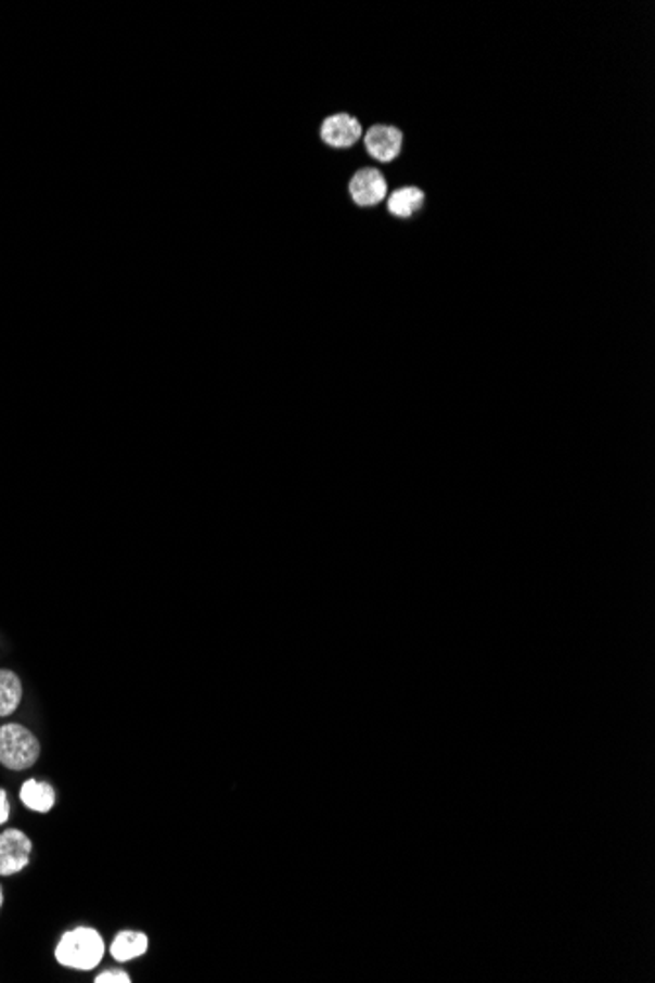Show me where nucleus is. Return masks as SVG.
Returning a JSON list of instances; mask_svg holds the SVG:
<instances>
[{"label":"nucleus","mask_w":655,"mask_h":983,"mask_svg":"<svg viewBox=\"0 0 655 983\" xmlns=\"http://www.w3.org/2000/svg\"><path fill=\"white\" fill-rule=\"evenodd\" d=\"M2 903H4V890H2V885H0V909H2Z\"/></svg>","instance_id":"obj_13"},{"label":"nucleus","mask_w":655,"mask_h":983,"mask_svg":"<svg viewBox=\"0 0 655 983\" xmlns=\"http://www.w3.org/2000/svg\"><path fill=\"white\" fill-rule=\"evenodd\" d=\"M424 208V193L419 187H404L389 196L390 215L409 218Z\"/></svg>","instance_id":"obj_10"},{"label":"nucleus","mask_w":655,"mask_h":983,"mask_svg":"<svg viewBox=\"0 0 655 983\" xmlns=\"http://www.w3.org/2000/svg\"><path fill=\"white\" fill-rule=\"evenodd\" d=\"M130 973L124 970H106L94 978V983H130Z\"/></svg>","instance_id":"obj_11"},{"label":"nucleus","mask_w":655,"mask_h":983,"mask_svg":"<svg viewBox=\"0 0 655 983\" xmlns=\"http://www.w3.org/2000/svg\"><path fill=\"white\" fill-rule=\"evenodd\" d=\"M150 948V939L145 932L140 931H120L111 943V956L116 962H132L136 958H142Z\"/></svg>","instance_id":"obj_7"},{"label":"nucleus","mask_w":655,"mask_h":983,"mask_svg":"<svg viewBox=\"0 0 655 983\" xmlns=\"http://www.w3.org/2000/svg\"><path fill=\"white\" fill-rule=\"evenodd\" d=\"M31 840L26 832L7 829L0 832V876L9 878L30 864Z\"/></svg>","instance_id":"obj_3"},{"label":"nucleus","mask_w":655,"mask_h":983,"mask_svg":"<svg viewBox=\"0 0 655 983\" xmlns=\"http://www.w3.org/2000/svg\"><path fill=\"white\" fill-rule=\"evenodd\" d=\"M387 191H389V187H387L385 177L373 167L358 171L349 183V195L359 206L380 205L381 201L387 196Z\"/></svg>","instance_id":"obj_5"},{"label":"nucleus","mask_w":655,"mask_h":983,"mask_svg":"<svg viewBox=\"0 0 655 983\" xmlns=\"http://www.w3.org/2000/svg\"><path fill=\"white\" fill-rule=\"evenodd\" d=\"M11 817V803H9V795L4 789H0V827L7 825V820Z\"/></svg>","instance_id":"obj_12"},{"label":"nucleus","mask_w":655,"mask_h":983,"mask_svg":"<svg viewBox=\"0 0 655 983\" xmlns=\"http://www.w3.org/2000/svg\"><path fill=\"white\" fill-rule=\"evenodd\" d=\"M55 789L48 781L26 779L21 788V801L30 810L50 813L55 805Z\"/></svg>","instance_id":"obj_8"},{"label":"nucleus","mask_w":655,"mask_h":983,"mask_svg":"<svg viewBox=\"0 0 655 983\" xmlns=\"http://www.w3.org/2000/svg\"><path fill=\"white\" fill-rule=\"evenodd\" d=\"M22 703V681L12 669H0V718L11 717Z\"/></svg>","instance_id":"obj_9"},{"label":"nucleus","mask_w":655,"mask_h":983,"mask_svg":"<svg viewBox=\"0 0 655 983\" xmlns=\"http://www.w3.org/2000/svg\"><path fill=\"white\" fill-rule=\"evenodd\" d=\"M361 136H363L361 123L349 114L328 116L320 126V138L330 148H351L358 144Z\"/></svg>","instance_id":"obj_4"},{"label":"nucleus","mask_w":655,"mask_h":983,"mask_svg":"<svg viewBox=\"0 0 655 983\" xmlns=\"http://www.w3.org/2000/svg\"><path fill=\"white\" fill-rule=\"evenodd\" d=\"M106 954V944L101 932L91 927H77L72 931L63 932L60 943L55 946V960L79 972H91L99 963L103 962Z\"/></svg>","instance_id":"obj_1"},{"label":"nucleus","mask_w":655,"mask_h":983,"mask_svg":"<svg viewBox=\"0 0 655 983\" xmlns=\"http://www.w3.org/2000/svg\"><path fill=\"white\" fill-rule=\"evenodd\" d=\"M365 150L368 154L381 164H390L399 157L402 148V132L393 126H373L365 132Z\"/></svg>","instance_id":"obj_6"},{"label":"nucleus","mask_w":655,"mask_h":983,"mask_svg":"<svg viewBox=\"0 0 655 983\" xmlns=\"http://www.w3.org/2000/svg\"><path fill=\"white\" fill-rule=\"evenodd\" d=\"M40 740L24 725L0 727V764L12 771L31 768L40 758Z\"/></svg>","instance_id":"obj_2"}]
</instances>
